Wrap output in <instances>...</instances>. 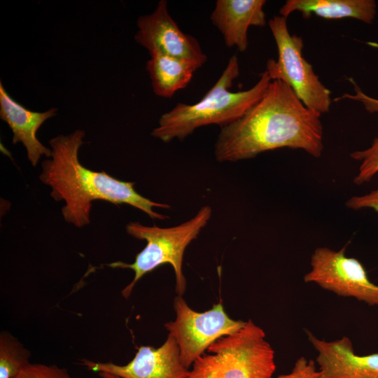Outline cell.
<instances>
[{
    "mask_svg": "<svg viewBox=\"0 0 378 378\" xmlns=\"http://www.w3.org/2000/svg\"><path fill=\"white\" fill-rule=\"evenodd\" d=\"M350 157L360 162L354 183L359 186L371 181L378 173V137L374 139L369 148L354 151L350 154Z\"/></svg>",
    "mask_w": 378,
    "mask_h": 378,
    "instance_id": "17",
    "label": "cell"
},
{
    "mask_svg": "<svg viewBox=\"0 0 378 378\" xmlns=\"http://www.w3.org/2000/svg\"><path fill=\"white\" fill-rule=\"evenodd\" d=\"M174 308L176 318L164 323V328L176 340L181 362L187 369L213 343L237 332L246 324V321L230 318L221 302L207 311L198 312L192 309L181 295H177Z\"/></svg>",
    "mask_w": 378,
    "mask_h": 378,
    "instance_id": "7",
    "label": "cell"
},
{
    "mask_svg": "<svg viewBox=\"0 0 378 378\" xmlns=\"http://www.w3.org/2000/svg\"><path fill=\"white\" fill-rule=\"evenodd\" d=\"M239 75V60L234 55L216 83L198 102L178 103L160 116L151 135L169 143L174 139L183 140L202 126L215 124L223 127L241 118L260 100L272 80L265 71L250 89L232 92L230 88Z\"/></svg>",
    "mask_w": 378,
    "mask_h": 378,
    "instance_id": "3",
    "label": "cell"
},
{
    "mask_svg": "<svg viewBox=\"0 0 378 378\" xmlns=\"http://www.w3.org/2000/svg\"><path fill=\"white\" fill-rule=\"evenodd\" d=\"M15 378H72L64 368L30 363Z\"/></svg>",
    "mask_w": 378,
    "mask_h": 378,
    "instance_id": "18",
    "label": "cell"
},
{
    "mask_svg": "<svg viewBox=\"0 0 378 378\" xmlns=\"http://www.w3.org/2000/svg\"><path fill=\"white\" fill-rule=\"evenodd\" d=\"M85 132L76 130L49 141L51 157L41 164V181L51 188L55 201H64V220L77 227L90 222L92 202L104 200L115 204H126L148 214L153 219L164 220L167 216L153 211L154 207L170 209L167 204L153 202L137 192L134 182L115 178L104 171L96 172L79 161L78 151L84 144Z\"/></svg>",
    "mask_w": 378,
    "mask_h": 378,
    "instance_id": "2",
    "label": "cell"
},
{
    "mask_svg": "<svg viewBox=\"0 0 378 378\" xmlns=\"http://www.w3.org/2000/svg\"><path fill=\"white\" fill-rule=\"evenodd\" d=\"M207 351L211 354L198 358L186 378H271L276 370L274 351L251 319Z\"/></svg>",
    "mask_w": 378,
    "mask_h": 378,
    "instance_id": "5",
    "label": "cell"
},
{
    "mask_svg": "<svg viewBox=\"0 0 378 378\" xmlns=\"http://www.w3.org/2000/svg\"><path fill=\"white\" fill-rule=\"evenodd\" d=\"M57 113L56 108L43 112L29 110L13 99L0 82V118L13 132V144H22L34 167L37 165L42 156L51 157V149L41 143L36 133L41 126Z\"/></svg>",
    "mask_w": 378,
    "mask_h": 378,
    "instance_id": "12",
    "label": "cell"
},
{
    "mask_svg": "<svg viewBox=\"0 0 378 378\" xmlns=\"http://www.w3.org/2000/svg\"><path fill=\"white\" fill-rule=\"evenodd\" d=\"M31 352L8 331L0 333V378H15L29 363Z\"/></svg>",
    "mask_w": 378,
    "mask_h": 378,
    "instance_id": "16",
    "label": "cell"
},
{
    "mask_svg": "<svg viewBox=\"0 0 378 378\" xmlns=\"http://www.w3.org/2000/svg\"><path fill=\"white\" fill-rule=\"evenodd\" d=\"M80 364L92 372L120 378H186L190 370L183 366L178 344L169 335L158 348L140 346L133 359L126 365L88 359H82Z\"/></svg>",
    "mask_w": 378,
    "mask_h": 378,
    "instance_id": "10",
    "label": "cell"
},
{
    "mask_svg": "<svg viewBox=\"0 0 378 378\" xmlns=\"http://www.w3.org/2000/svg\"><path fill=\"white\" fill-rule=\"evenodd\" d=\"M136 25L134 39L150 56L167 55L192 61L201 66L206 62L198 41L183 32L169 15L167 1L160 0L151 13L141 15Z\"/></svg>",
    "mask_w": 378,
    "mask_h": 378,
    "instance_id": "9",
    "label": "cell"
},
{
    "mask_svg": "<svg viewBox=\"0 0 378 378\" xmlns=\"http://www.w3.org/2000/svg\"><path fill=\"white\" fill-rule=\"evenodd\" d=\"M211 214L209 206H203L191 219L170 227H150L139 222H130L125 227L127 234L146 241V245L136 255L132 263L117 261L108 265L113 268L130 269L134 272L131 283L121 291L122 295L127 299L142 276L162 265L170 264L175 273L176 292L182 296L186 288L182 271L186 248L206 225Z\"/></svg>",
    "mask_w": 378,
    "mask_h": 378,
    "instance_id": "4",
    "label": "cell"
},
{
    "mask_svg": "<svg viewBox=\"0 0 378 378\" xmlns=\"http://www.w3.org/2000/svg\"><path fill=\"white\" fill-rule=\"evenodd\" d=\"M321 115L307 108L285 83L272 80L244 115L221 127L216 159L236 162L281 148L301 149L319 158L323 150Z\"/></svg>",
    "mask_w": 378,
    "mask_h": 378,
    "instance_id": "1",
    "label": "cell"
},
{
    "mask_svg": "<svg viewBox=\"0 0 378 378\" xmlns=\"http://www.w3.org/2000/svg\"><path fill=\"white\" fill-rule=\"evenodd\" d=\"M265 0H217L210 19L223 36L225 45L240 52L248 48L249 27L266 25Z\"/></svg>",
    "mask_w": 378,
    "mask_h": 378,
    "instance_id": "13",
    "label": "cell"
},
{
    "mask_svg": "<svg viewBox=\"0 0 378 378\" xmlns=\"http://www.w3.org/2000/svg\"><path fill=\"white\" fill-rule=\"evenodd\" d=\"M201 66L196 62L163 55H154L146 63L154 93L171 98L186 88Z\"/></svg>",
    "mask_w": 378,
    "mask_h": 378,
    "instance_id": "15",
    "label": "cell"
},
{
    "mask_svg": "<svg viewBox=\"0 0 378 378\" xmlns=\"http://www.w3.org/2000/svg\"><path fill=\"white\" fill-rule=\"evenodd\" d=\"M271 378H321L316 363L304 356L297 359L290 372Z\"/></svg>",
    "mask_w": 378,
    "mask_h": 378,
    "instance_id": "19",
    "label": "cell"
},
{
    "mask_svg": "<svg viewBox=\"0 0 378 378\" xmlns=\"http://www.w3.org/2000/svg\"><path fill=\"white\" fill-rule=\"evenodd\" d=\"M346 206L353 210L370 209L378 213V187L367 194L351 197Z\"/></svg>",
    "mask_w": 378,
    "mask_h": 378,
    "instance_id": "21",
    "label": "cell"
},
{
    "mask_svg": "<svg viewBox=\"0 0 378 378\" xmlns=\"http://www.w3.org/2000/svg\"><path fill=\"white\" fill-rule=\"evenodd\" d=\"M349 82L353 85L354 90L355 92L354 94H351L349 93H345L340 97H338L335 99V101H338L344 99H351L360 102L364 106L365 109L369 113H377L378 112V99L371 97L364 93L356 81L352 78H348Z\"/></svg>",
    "mask_w": 378,
    "mask_h": 378,
    "instance_id": "20",
    "label": "cell"
},
{
    "mask_svg": "<svg viewBox=\"0 0 378 378\" xmlns=\"http://www.w3.org/2000/svg\"><path fill=\"white\" fill-rule=\"evenodd\" d=\"M99 375L102 378H120V377H116V376H115V375H112V374H111L104 373V372L99 373Z\"/></svg>",
    "mask_w": 378,
    "mask_h": 378,
    "instance_id": "22",
    "label": "cell"
},
{
    "mask_svg": "<svg viewBox=\"0 0 378 378\" xmlns=\"http://www.w3.org/2000/svg\"><path fill=\"white\" fill-rule=\"evenodd\" d=\"M346 246L335 251L327 247L314 250L306 283H314L339 296L354 298L369 305H378V285L372 283L360 262L345 254Z\"/></svg>",
    "mask_w": 378,
    "mask_h": 378,
    "instance_id": "8",
    "label": "cell"
},
{
    "mask_svg": "<svg viewBox=\"0 0 378 378\" xmlns=\"http://www.w3.org/2000/svg\"><path fill=\"white\" fill-rule=\"evenodd\" d=\"M376 10L374 0H288L279 9V14L287 18L298 11L305 19L314 14L327 20L351 18L371 24Z\"/></svg>",
    "mask_w": 378,
    "mask_h": 378,
    "instance_id": "14",
    "label": "cell"
},
{
    "mask_svg": "<svg viewBox=\"0 0 378 378\" xmlns=\"http://www.w3.org/2000/svg\"><path fill=\"white\" fill-rule=\"evenodd\" d=\"M286 19L276 15L268 21L276 44L278 58L267 59L265 71L271 80H281L289 86L307 108L320 114L327 113L331 104V92L303 57L302 38L290 34Z\"/></svg>",
    "mask_w": 378,
    "mask_h": 378,
    "instance_id": "6",
    "label": "cell"
},
{
    "mask_svg": "<svg viewBox=\"0 0 378 378\" xmlns=\"http://www.w3.org/2000/svg\"><path fill=\"white\" fill-rule=\"evenodd\" d=\"M307 335L317 352L321 378H378V353L356 354L352 342L346 336L328 342L309 331Z\"/></svg>",
    "mask_w": 378,
    "mask_h": 378,
    "instance_id": "11",
    "label": "cell"
}]
</instances>
